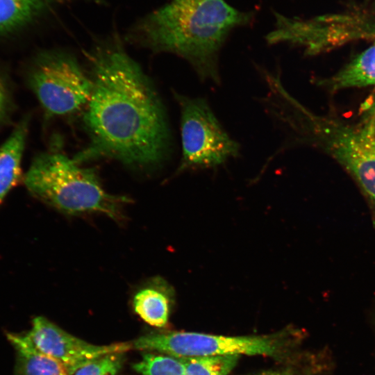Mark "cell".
<instances>
[{
  "label": "cell",
  "instance_id": "4",
  "mask_svg": "<svg viewBox=\"0 0 375 375\" xmlns=\"http://www.w3.org/2000/svg\"><path fill=\"white\" fill-rule=\"evenodd\" d=\"M285 128L320 143L358 184L375 229V136L368 129L347 126L313 115L300 103L284 119Z\"/></svg>",
  "mask_w": 375,
  "mask_h": 375
},
{
  "label": "cell",
  "instance_id": "10",
  "mask_svg": "<svg viewBox=\"0 0 375 375\" xmlns=\"http://www.w3.org/2000/svg\"><path fill=\"white\" fill-rule=\"evenodd\" d=\"M16 351L15 375H69L65 367L56 358L40 351L27 333H7Z\"/></svg>",
  "mask_w": 375,
  "mask_h": 375
},
{
  "label": "cell",
  "instance_id": "2",
  "mask_svg": "<svg viewBox=\"0 0 375 375\" xmlns=\"http://www.w3.org/2000/svg\"><path fill=\"white\" fill-rule=\"evenodd\" d=\"M254 16L225 0H174L138 21L128 38L184 58L202 81L217 83L221 48L233 29L251 24Z\"/></svg>",
  "mask_w": 375,
  "mask_h": 375
},
{
  "label": "cell",
  "instance_id": "9",
  "mask_svg": "<svg viewBox=\"0 0 375 375\" xmlns=\"http://www.w3.org/2000/svg\"><path fill=\"white\" fill-rule=\"evenodd\" d=\"M173 290L160 277H155L143 283L133 298L135 313L147 324L164 327L168 321Z\"/></svg>",
  "mask_w": 375,
  "mask_h": 375
},
{
  "label": "cell",
  "instance_id": "1",
  "mask_svg": "<svg viewBox=\"0 0 375 375\" xmlns=\"http://www.w3.org/2000/svg\"><path fill=\"white\" fill-rule=\"evenodd\" d=\"M92 90L83 121L86 147L78 163L108 158L148 167L159 164L169 147L163 106L151 81L117 38L90 53Z\"/></svg>",
  "mask_w": 375,
  "mask_h": 375
},
{
  "label": "cell",
  "instance_id": "6",
  "mask_svg": "<svg viewBox=\"0 0 375 375\" xmlns=\"http://www.w3.org/2000/svg\"><path fill=\"white\" fill-rule=\"evenodd\" d=\"M181 110L182 160L179 169L219 165L240 147L223 129L206 99L174 93Z\"/></svg>",
  "mask_w": 375,
  "mask_h": 375
},
{
  "label": "cell",
  "instance_id": "3",
  "mask_svg": "<svg viewBox=\"0 0 375 375\" xmlns=\"http://www.w3.org/2000/svg\"><path fill=\"white\" fill-rule=\"evenodd\" d=\"M24 183L33 196L62 212L101 213L117 221L124 218L126 198L107 193L94 170L81 167L60 152L38 155Z\"/></svg>",
  "mask_w": 375,
  "mask_h": 375
},
{
  "label": "cell",
  "instance_id": "19",
  "mask_svg": "<svg viewBox=\"0 0 375 375\" xmlns=\"http://www.w3.org/2000/svg\"><path fill=\"white\" fill-rule=\"evenodd\" d=\"M372 325L374 326V329L375 331V307L372 310Z\"/></svg>",
  "mask_w": 375,
  "mask_h": 375
},
{
  "label": "cell",
  "instance_id": "18",
  "mask_svg": "<svg viewBox=\"0 0 375 375\" xmlns=\"http://www.w3.org/2000/svg\"><path fill=\"white\" fill-rule=\"evenodd\" d=\"M254 375H297L291 372L288 371H269L259 373Z\"/></svg>",
  "mask_w": 375,
  "mask_h": 375
},
{
  "label": "cell",
  "instance_id": "5",
  "mask_svg": "<svg viewBox=\"0 0 375 375\" xmlns=\"http://www.w3.org/2000/svg\"><path fill=\"white\" fill-rule=\"evenodd\" d=\"M28 81L47 117L71 114L85 107L92 90L90 76L76 59L61 51L42 53L32 65Z\"/></svg>",
  "mask_w": 375,
  "mask_h": 375
},
{
  "label": "cell",
  "instance_id": "11",
  "mask_svg": "<svg viewBox=\"0 0 375 375\" xmlns=\"http://www.w3.org/2000/svg\"><path fill=\"white\" fill-rule=\"evenodd\" d=\"M28 130V120L24 119L0 146V204L20 179Z\"/></svg>",
  "mask_w": 375,
  "mask_h": 375
},
{
  "label": "cell",
  "instance_id": "13",
  "mask_svg": "<svg viewBox=\"0 0 375 375\" xmlns=\"http://www.w3.org/2000/svg\"><path fill=\"white\" fill-rule=\"evenodd\" d=\"M58 0H0V33L31 21Z\"/></svg>",
  "mask_w": 375,
  "mask_h": 375
},
{
  "label": "cell",
  "instance_id": "15",
  "mask_svg": "<svg viewBox=\"0 0 375 375\" xmlns=\"http://www.w3.org/2000/svg\"><path fill=\"white\" fill-rule=\"evenodd\" d=\"M142 375H184L185 367L181 358L145 352L142 359L133 365Z\"/></svg>",
  "mask_w": 375,
  "mask_h": 375
},
{
  "label": "cell",
  "instance_id": "16",
  "mask_svg": "<svg viewBox=\"0 0 375 375\" xmlns=\"http://www.w3.org/2000/svg\"><path fill=\"white\" fill-rule=\"evenodd\" d=\"M124 361V353H110L84 365L74 375H117Z\"/></svg>",
  "mask_w": 375,
  "mask_h": 375
},
{
  "label": "cell",
  "instance_id": "17",
  "mask_svg": "<svg viewBox=\"0 0 375 375\" xmlns=\"http://www.w3.org/2000/svg\"><path fill=\"white\" fill-rule=\"evenodd\" d=\"M10 110V101L8 92L0 78V124L8 118Z\"/></svg>",
  "mask_w": 375,
  "mask_h": 375
},
{
  "label": "cell",
  "instance_id": "20",
  "mask_svg": "<svg viewBox=\"0 0 375 375\" xmlns=\"http://www.w3.org/2000/svg\"><path fill=\"white\" fill-rule=\"evenodd\" d=\"M174 1H181V0H174Z\"/></svg>",
  "mask_w": 375,
  "mask_h": 375
},
{
  "label": "cell",
  "instance_id": "12",
  "mask_svg": "<svg viewBox=\"0 0 375 375\" xmlns=\"http://www.w3.org/2000/svg\"><path fill=\"white\" fill-rule=\"evenodd\" d=\"M372 85H375V44L358 55L329 81V85L335 90Z\"/></svg>",
  "mask_w": 375,
  "mask_h": 375
},
{
  "label": "cell",
  "instance_id": "14",
  "mask_svg": "<svg viewBox=\"0 0 375 375\" xmlns=\"http://www.w3.org/2000/svg\"><path fill=\"white\" fill-rule=\"evenodd\" d=\"M239 355L228 354L181 359L184 375H226L235 367Z\"/></svg>",
  "mask_w": 375,
  "mask_h": 375
},
{
  "label": "cell",
  "instance_id": "7",
  "mask_svg": "<svg viewBox=\"0 0 375 375\" xmlns=\"http://www.w3.org/2000/svg\"><path fill=\"white\" fill-rule=\"evenodd\" d=\"M133 347L180 358L228 354L275 356L280 352L281 341L273 336L227 337L171 332L141 336L133 342Z\"/></svg>",
  "mask_w": 375,
  "mask_h": 375
},
{
  "label": "cell",
  "instance_id": "8",
  "mask_svg": "<svg viewBox=\"0 0 375 375\" xmlns=\"http://www.w3.org/2000/svg\"><path fill=\"white\" fill-rule=\"evenodd\" d=\"M27 335L38 349L60 361L69 375H74L81 367L104 356L125 353L133 347L130 342L107 345L88 343L42 316L33 319Z\"/></svg>",
  "mask_w": 375,
  "mask_h": 375
}]
</instances>
